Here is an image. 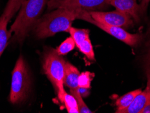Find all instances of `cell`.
I'll return each instance as SVG.
<instances>
[{
	"instance_id": "cell-8",
	"label": "cell",
	"mask_w": 150,
	"mask_h": 113,
	"mask_svg": "<svg viewBox=\"0 0 150 113\" xmlns=\"http://www.w3.org/2000/svg\"><path fill=\"white\" fill-rule=\"evenodd\" d=\"M80 52L89 60H94L95 54L91 41L89 39V30L70 27L68 31Z\"/></svg>"
},
{
	"instance_id": "cell-5",
	"label": "cell",
	"mask_w": 150,
	"mask_h": 113,
	"mask_svg": "<svg viewBox=\"0 0 150 113\" xmlns=\"http://www.w3.org/2000/svg\"><path fill=\"white\" fill-rule=\"evenodd\" d=\"M79 19L83 20V21L89 22V23L94 24V25L101 28V30L104 31L105 32L108 33V34L111 35L112 36L118 39V40L124 42V43L131 46V47H137V46L142 43L143 41V35L142 34H139V33L131 34V33L127 32L123 28L109 26L107 25V24L98 23V22L94 21L92 18L87 11L81 10Z\"/></svg>"
},
{
	"instance_id": "cell-1",
	"label": "cell",
	"mask_w": 150,
	"mask_h": 113,
	"mask_svg": "<svg viewBox=\"0 0 150 113\" xmlns=\"http://www.w3.org/2000/svg\"><path fill=\"white\" fill-rule=\"evenodd\" d=\"M81 10L58 8L41 16L32 28L37 39L54 36L59 32H68L72 22L79 19Z\"/></svg>"
},
{
	"instance_id": "cell-17",
	"label": "cell",
	"mask_w": 150,
	"mask_h": 113,
	"mask_svg": "<svg viewBox=\"0 0 150 113\" xmlns=\"http://www.w3.org/2000/svg\"><path fill=\"white\" fill-rule=\"evenodd\" d=\"M75 46H76V44H75L74 39L71 37H68L67 39H65L56 50L59 55L64 56V55L68 54L70 52H71L72 50H73Z\"/></svg>"
},
{
	"instance_id": "cell-13",
	"label": "cell",
	"mask_w": 150,
	"mask_h": 113,
	"mask_svg": "<svg viewBox=\"0 0 150 113\" xmlns=\"http://www.w3.org/2000/svg\"><path fill=\"white\" fill-rule=\"evenodd\" d=\"M10 20L2 13L0 16V58L7 47L11 33L8 31V24Z\"/></svg>"
},
{
	"instance_id": "cell-3",
	"label": "cell",
	"mask_w": 150,
	"mask_h": 113,
	"mask_svg": "<svg viewBox=\"0 0 150 113\" xmlns=\"http://www.w3.org/2000/svg\"><path fill=\"white\" fill-rule=\"evenodd\" d=\"M31 79L29 70L23 56L18 58L12 73L10 102L16 104L25 101L30 91Z\"/></svg>"
},
{
	"instance_id": "cell-21",
	"label": "cell",
	"mask_w": 150,
	"mask_h": 113,
	"mask_svg": "<svg viewBox=\"0 0 150 113\" xmlns=\"http://www.w3.org/2000/svg\"><path fill=\"white\" fill-rule=\"evenodd\" d=\"M146 78H147V86L149 89V96L148 99H147L146 104H145V107L143 108L142 113H150V75H147Z\"/></svg>"
},
{
	"instance_id": "cell-10",
	"label": "cell",
	"mask_w": 150,
	"mask_h": 113,
	"mask_svg": "<svg viewBox=\"0 0 150 113\" xmlns=\"http://www.w3.org/2000/svg\"><path fill=\"white\" fill-rule=\"evenodd\" d=\"M81 72L76 66L71 63H66L64 85L69 88L70 90H76L79 88V77Z\"/></svg>"
},
{
	"instance_id": "cell-4",
	"label": "cell",
	"mask_w": 150,
	"mask_h": 113,
	"mask_svg": "<svg viewBox=\"0 0 150 113\" xmlns=\"http://www.w3.org/2000/svg\"><path fill=\"white\" fill-rule=\"evenodd\" d=\"M42 63L43 72L52 82L57 94H62L65 90L64 79L67 62L58 54L56 49L47 48L44 51Z\"/></svg>"
},
{
	"instance_id": "cell-22",
	"label": "cell",
	"mask_w": 150,
	"mask_h": 113,
	"mask_svg": "<svg viewBox=\"0 0 150 113\" xmlns=\"http://www.w3.org/2000/svg\"><path fill=\"white\" fill-rule=\"evenodd\" d=\"M79 94L83 97H87L90 94V89L89 88H84V87H79L78 88Z\"/></svg>"
},
{
	"instance_id": "cell-16",
	"label": "cell",
	"mask_w": 150,
	"mask_h": 113,
	"mask_svg": "<svg viewBox=\"0 0 150 113\" xmlns=\"http://www.w3.org/2000/svg\"><path fill=\"white\" fill-rule=\"evenodd\" d=\"M25 1V0H8L5 8H4L3 14L11 20L16 14V12L20 10L22 4Z\"/></svg>"
},
{
	"instance_id": "cell-7",
	"label": "cell",
	"mask_w": 150,
	"mask_h": 113,
	"mask_svg": "<svg viewBox=\"0 0 150 113\" xmlns=\"http://www.w3.org/2000/svg\"><path fill=\"white\" fill-rule=\"evenodd\" d=\"M94 21L109 26L129 28L133 26V19L129 14L119 10L112 12L91 11L88 12Z\"/></svg>"
},
{
	"instance_id": "cell-15",
	"label": "cell",
	"mask_w": 150,
	"mask_h": 113,
	"mask_svg": "<svg viewBox=\"0 0 150 113\" xmlns=\"http://www.w3.org/2000/svg\"><path fill=\"white\" fill-rule=\"evenodd\" d=\"M59 101L64 104L66 109L69 113H78L79 107L76 99L74 96L68 93L64 90L62 94L58 95Z\"/></svg>"
},
{
	"instance_id": "cell-20",
	"label": "cell",
	"mask_w": 150,
	"mask_h": 113,
	"mask_svg": "<svg viewBox=\"0 0 150 113\" xmlns=\"http://www.w3.org/2000/svg\"><path fill=\"white\" fill-rule=\"evenodd\" d=\"M150 2V0H141L139 8H140V15L141 17L145 16L146 15L147 7Z\"/></svg>"
},
{
	"instance_id": "cell-18",
	"label": "cell",
	"mask_w": 150,
	"mask_h": 113,
	"mask_svg": "<svg viewBox=\"0 0 150 113\" xmlns=\"http://www.w3.org/2000/svg\"><path fill=\"white\" fill-rule=\"evenodd\" d=\"M93 73L89 71L81 73L79 77V87L91 89V83L93 79Z\"/></svg>"
},
{
	"instance_id": "cell-12",
	"label": "cell",
	"mask_w": 150,
	"mask_h": 113,
	"mask_svg": "<svg viewBox=\"0 0 150 113\" xmlns=\"http://www.w3.org/2000/svg\"><path fill=\"white\" fill-rule=\"evenodd\" d=\"M143 47L140 56V63L145 76L150 75V23L147 33L143 36Z\"/></svg>"
},
{
	"instance_id": "cell-14",
	"label": "cell",
	"mask_w": 150,
	"mask_h": 113,
	"mask_svg": "<svg viewBox=\"0 0 150 113\" xmlns=\"http://www.w3.org/2000/svg\"><path fill=\"white\" fill-rule=\"evenodd\" d=\"M142 90L138 89L130 92L127 94L123 95L122 96L119 97L116 102V105L117 106V113H120L123 110L126 109V108L129 107V106L133 102L134 99L135 97L142 92Z\"/></svg>"
},
{
	"instance_id": "cell-19",
	"label": "cell",
	"mask_w": 150,
	"mask_h": 113,
	"mask_svg": "<svg viewBox=\"0 0 150 113\" xmlns=\"http://www.w3.org/2000/svg\"><path fill=\"white\" fill-rule=\"evenodd\" d=\"M70 94L72 96H74L75 98L76 99L77 104H78V107H79V111L81 113H91L93 112L91 110L88 108L87 104L84 102L83 97L81 96V94H79V90H70Z\"/></svg>"
},
{
	"instance_id": "cell-9",
	"label": "cell",
	"mask_w": 150,
	"mask_h": 113,
	"mask_svg": "<svg viewBox=\"0 0 150 113\" xmlns=\"http://www.w3.org/2000/svg\"><path fill=\"white\" fill-rule=\"evenodd\" d=\"M110 6L131 16L135 23L141 21L139 4L137 0H108Z\"/></svg>"
},
{
	"instance_id": "cell-2",
	"label": "cell",
	"mask_w": 150,
	"mask_h": 113,
	"mask_svg": "<svg viewBox=\"0 0 150 113\" xmlns=\"http://www.w3.org/2000/svg\"><path fill=\"white\" fill-rule=\"evenodd\" d=\"M49 0H25L22 4L16 20L11 26L10 33H14L12 41L21 43L34 24L41 16Z\"/></svg>"
},
{
	"instance_id": "cell-6",
	"label": "cell",
	"mask_w": 150,
	"mask_h": 113,
	"mask_svg": "<svg viewBox=\"0 0 150 113\" xmlns=\"http://www.w3.org/2000/svg\"><path fill=\"white\" fill-rule=\"evenodd\" d=\"M50 10L58 8L87 11H102L110 8L108 0H49Z\"/></svg>"
},
{
	"instance_id": "cell-11",
	"label": "cell",
	"mask_w": 150,
	"mask_h": 113,
	"mask_svg": "<svg viewBox=\"0 0 150 113\" xmlns=\"http://www.w3.org/2000/svg\"><path fill=\"white\" fill-rule=\"evenodd\" d=\"M149 96V89L146 86L145 90L142 91L134 99L129 107L123 110L120 113H142L146 104Z\"/></svg>"
}]
</instances>
